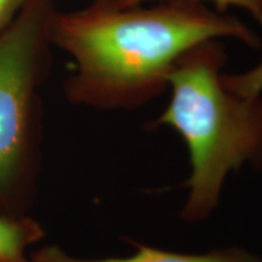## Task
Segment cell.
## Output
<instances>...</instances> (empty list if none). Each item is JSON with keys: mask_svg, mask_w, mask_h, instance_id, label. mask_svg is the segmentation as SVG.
Here are the masks:
<instances>
[{"mask_svg": "<svg viewBox=\"0 0 262 262\" xmlns=\"http://www.w3.org/2000/svg\"><path fill=\"white\" fill-rule=\"evenodd\" d=\"M232 37L249 47L260 39L235 16L193 0L162 2L152 8H123L94 0L71 12L55 11L50 41L73 58L64 81L67 100L96 110H133L169 88L179 58L202 42Z\"/></svg>", "mask_w": 262, "mask_h": 262, "instance_id": "obj_1", "label": "cell"}, {"mask_svg": "<svg viewBox=\"0 0 262 262\" xmlns=\"http://www.w3.org/2000/svg\"><path fill=\"white\" fill-rule=\"evenodd\" d=\"M224 44L212 39L183 54L170 72L171 100L155 125L172 127L191 162L182 219H208L220 201L229 172L249 164L262 168V97L229 91L222 80Z\"/></svg>", "mask_w": 262, "mask_h": 262, "instance_id": "obj_2", "label": "cell"}, {"mask_svg": "<svg viewBox=\"0 0 262 262\" xmlns=\"http://www.w3.org/2000/svg\"><path fill=\"white\" fill-rule=\"evenodd\" d=\"M55 0H27L0 29V214L27 215L39 170V89L50 66Z\"/></svg>", "mask_w": 262, "mask_h": 262, "instance_id": "obj_3", "label": "cell"}, {"mask_svg": "<svg viewBox=\"0 0 262 262\" xmlns=\"http://www.w3.org/2000/svg\"><path fill=\"white\" fill-rule=\"evenodd\" d=\"M29 262H262V258L238 248L217 249L206 254H181L137 245V251L129 257L85 260L72 256L57 245H47L35 250Z\"/></svg>", "mask_w": 262, "mask_h": 262, "instance_id": "obj_4", "label": "cell"}, {"mask_svg": "<svg viewBox=\"0 0 262 262\" xmlns=\"http://www.w3.org/2000/svg\"><path fill=\"white\" fill-rule=\"evenodd\" d=\"M42 235L41 226L28 215L0 214V262H29L26 251Z\"/></svg>", "mask_w": 262, "mask_h": 262, "instance_id": "obj_5", "label": "cell"}, {"mask_svg": "<svg viewBox=\"0 0 262 262\" xmlns=\"http://www.w3.org/2000/svg\"><path fill=\"white\" fill-rule=\"evenodd\" d=\"M262 27V10L255 16ZM225 86L239 96L254 98L262 94V60L253 70L241 74H222Z\"/></svg>", "mask_w": 262, "mask_h": 262, "instance_id": "obj_6", "label": "cell"}, {"mask_svg": "<svg viewBox=\"0 0 262 262\" xmlns=\"http://www.w3.org/2000/svg\"><path fill=\"white\" fill-rule=\"evenodd\" d=\"M146 2H170V0H116V3L123 8H130V6L142 5ZM199 3H211L217 9V11L226 12L229 8H242L250 12L251 15L256 16L262 10V0H193Z\"/></svg>", "mask_w": 262, "mask_h": 262, "instance_id": "obj_7", "label": "cell"}, {"mask_svg": "<svg viewBox=\"0 0 262 262\" xmlns=\"http://www.w3.org/2000/svg\"><path fill=\"white\" fill-rule=\"evenodd\" d=\"M27 0H0V29L6 27L21 11Z\"/></svg>", "mask_w": 262, "mask_h": 262, "instance_id": "obj_8", "label": "cell"}]
</instances>
